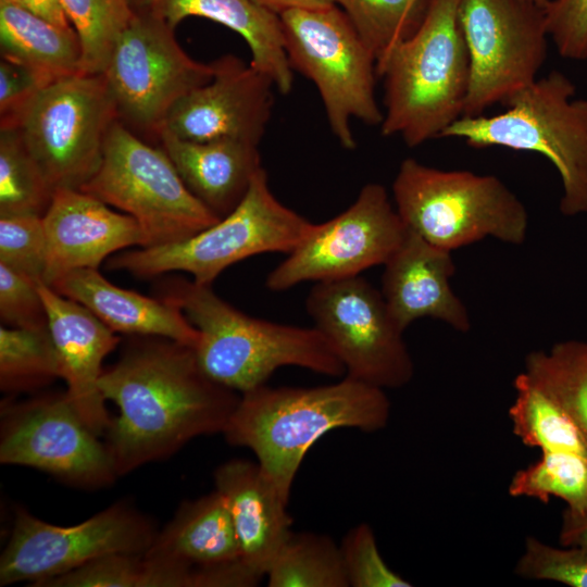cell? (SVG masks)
Instances as JSON below:
<instances>
[{
    "mask_svg": "<svg viewBox=\"0 0 587 587\" xmlns=\"http://www.w3.org/2000/svg\"><path fill=\"white\" fill-rule=\"evenodd\" d=\"M54 190L16 128H0V215L43 216Z\"/></svg>",
    "mask_w": 587,
    "mask_h": 587,
    "instance_id": "33",
    "label": "cell"
},
{
    "mask_svg": "<svg viewBox=\"0 0 587 587\" xmlns=\"http://www.w3.org/2000/svg\"><path fill=\"white\" fill-rule=\"evenodd\" d=\"M117 120L104 75L77 73L43 87L15 128L53 190L80 189Z\"/></svg>",
    "mask_w": 587,
    "mask_h": 587,
    "instance_id": "10",
    "label": "cell"
},
{
    "mask_svg": "<svg viewBox=\"0 0 587 587\" xmlns=\"http://www.w3.org/2000/svg\"><path fill=\"white\" fill-rule=\"evenodd\" d=\"M146 553L205 573L214 587H252L262 579L242 562L226 501L215 489L183 503Z\"/></svg>",
    "mask_w": 587,
    "mask_h": 587,
    "instance_id": "20",
    "label": "cell"
},
{
    "mask_svg": "<svg viewBox=\"0 0 587 587\" xmlns=\"http://www.w3.org/2000/svg\"><path fill=\"white\" fill-rule=\"evenodd\" d=\"M0 319L4 326L41 328L48 326L38 280L0 263Z\"/></svg>",
    "mask_w": 587,
    "mask_h": 587,
    "instance_id": "39",
    "label": "cell"
},
{
    "mask_svg": "<svg viewBox=\"0 0 587 587\" xmlns=\"http://www.w3.org/2000/svg\"><path fill=\"white\" fill-rule=\"evenodd\" d=\"M265 577L268 587H349L340 546L312 532L292 530Z\"/></svg>",
    "mask_w": 587,
    "mask_h": 587,
    "instance_id": "29",
    "label": "cell"
},
{
    "mask_svg": "<svg viewBox=\"0 0 587 587\" xmlns=\"http://www.w3.org/2000/svg\"><path fill=\"white\" fill-rule=\"evenodd\" d=\"M470 60L463 116H477L535 82L548 52L544 8L526 0H461Z\"/></svg>",
    "mask_w": 587,
    "mask_h": 587,
    "instance_id": "13",
    "label": "cell"
},
{
    "mask_svg": "<svg viewBox=\"0 0 587 587\" xmlns=\"http://www.w3.org/2000/svg\"><path fill=\"white\" fill-rule=\"evenodd\" d=\"M47 239L43 282L78 268H98L111 255L142 245L138 223L79 189H57L42 216Z\"/></svg>",
    "mask_w": 587,
    "mask_h": 587,
    "instance_id": "18",
    "label": "cell"
},
{
    "mask_svg": "<svg viewBox=\"0 0 587 587\" xmlns=\"http://www.w3.org/2000/svg\"><path fill=\"white\" fill-rule=\"evenodd\" d=\"M526 1H529L540 8H545L546 4L550 1V0H526Z\"/></svg>",
    "mask_w": 587,
    "mask_h": 587,
    "instance_id": "47",
    "label": "cell"
},
{
    "mask_svg": "<svg viewBox=\"0 0 587 587\" xmlns=\"http://www.w3.org/2000/svg\"><path fill=\"white\" fill-rule=\"evenodd\" d=\"M213 479L215 490L226 501L242 562L255 575L265 577L292 532L288 500L257 461L228 460L216 467Z\"/></svg>",
    "mask_w": 587,
    "mask_h": 587,
    "instance_id": "22",
    "label": "cell"
},
{
    "mask_svg": "<svg viewBox=\"0 0 587 587\" xmlns=\"http://www.w3.org/2000/svg\"><path fill=\"white\" fill-rule=\"evenodd\" d=\"M408 228L380 184L370 183L337 216L314 224L308 236L267 275L265 285L283 291L304 282L359 276L385 264Z\"/></svg>",
    "mask_w": 587,
    "mask_h": 587,
    "instance_id": "16",
    "label": "cell"
},
{
    "mask_svg": "<svg viewBox=\"0 0 587 587\" xmlns=\"http://www.w3.org/2000/svg\"><path fill=\"white\" fill-rule=\"evenodd\" d=\"M82 46V73H103L136 10L128 0H63Z\"/></svg>",
    "mask_w": 587,
    "mask_h": 587,
    "instance_id": "34",
    "label": "cell"
},
{
    "mask_svg": "<svg viewBox=\"0 0 587 587\" xmlns=\"http://www.w3.org/2000/svg\"><path fill=\"white\" fill-rule=\"evenodd\" d=\"M524 373L569 416L587 444V341L566 340L525 359Z\"/></svg>",
    "mask_w": 587,
    "mask_h": 587,
    "instance_id": "28",
    "label": "cell"
},
{
    "mask_svg": "<svg viewBox=\"0 0 587 587\" xmlns=\"http://www.w3.org/2000/svg\"><path fill=\"white\" fill-rule=\"evenodd\" d=\"M47 85L24 65L0 60V128H15L25 109Z\"/></svg>",
    "mask_w": 587,
    "mask_h": 587,
    "instance_id": "41",
    "label": "cell"
},
{
    "mask_svg": "<svg viewBox=\"0 0 587 587\" xmlns=\"http://www.w3.org/2000/svg\"><path fill=\"white\" fill-rule=\"evenodd\" d=\"M38 289L65 391L86 424L102 436L112 420L100 389L102 363L116 348L120 337L84 305L58 294L45 282L38 280Z\"/></svg>",
    "mask_w": 587,
    "mask_h": 587,
    "instance_id": "19",
    "label": "cell"
},
{
    "mask_svg": "<svg viewBox=\"0 0 587 587\" xmlns=\"http://www.w3.org/2000/svg\"><path fill=\"white\" fill-rule=\"evenodd\" d=\"M258 4L280 14L292 9H321L335 4L334 0H254Z\"/></svg>",
    "mask_w": 587,
    "mask_h": 587,
    "instance_id": "44",
    "label": "cell"
},
{
    "mask_svg": "<svg viewBox=\"0 0 587 587\" xmlns=\"http://www.w3.org/2000/svg\"><path fill=\"white\" fill-rule=\"evenodd\" d=\"M174 29L150 9L136 11L103 71L118 121L158 137L174 104L209 83L213 66L191 59Z\"/></svg>",
    "mask_w": 587,
    "mask_h": 587,
    "instance_id": "11",
    "label": "cell"
},
{
    "mask_svg": "<svg viewBox=\"0 0 587 587\" xmlns=\"http://www.w3.org/2000/svg\"><path fill=\"white\" fill-rule=\"evenodd\" d=\"M79 190L132 216L143 248L182 241L220 221L187 188L165 151L118 120L99 168Z\"/></svg>",
    "mask_w": 587,
    "mask_h": 587,
    "instance_id": "8",
    "label": "cell"
},
{
    "mask_svg": "<svg viewBox=\"0 0 587 587\" xmlns=\"http://www.w3.org/2000/svg\"><path fill=\"white\" fill-rule=\"evenodd\" d=\"M1 58L33 71L49 85L82 73V46L73 27L64 28L26 9L0 0Z\"/></svg>",
    "mask_w": 587,
    "mask_h": 587,
    "instance_id": "26",
    "label": "cell"
},
{
    "mask_svg": "<svg viewBox=\"0 0 587 587\" xmlns=\"http://www.w3.org/2000/svg\"><path fill=\"white\" fill-rule=\"evenodd\" d=\"M389 417L385 390L348 376L309 388L265 384L240 395L222 434L229 445L251 450L289 501L304 457L319 439L338 428L377 432Z\"/></svg>",
    "mask_w": 587,
    "mask_h": 587,
    "instance_id": "2",
    "label": "cell"
},
{
    "mask_svg": "<svg viewBox=\"0 0 587 587\" xmlns=\"http://www.w3.org/2000/svg\"><path fill=\"white\" fill-rule=\"evenodd\" d=\"M150 10L173 28L191 16L203 17L237 33L251 51V64L267 75L280 93L294 85V70L278 14L254 0H154Z\"/></svg>",
    "mask_w": 587,
    "mask_h": 587,
    "instance_id": "25",
    "label": "cell"
},
{
    "mask_svg": "<svg viewBox=\"0 0 587 587\" xmlns=\"http://www.w3.org/2000/svg\"><path fill=\"white\" fill-rule=\"evenodd\" d=\"M0 263L43 282L47 239L42 216L0 215Z\"/></svg>",
    "mask_w": 587,
    "mask_h": 587,
    "instance_id": "36",
    "label": "cell"
},
{
    "mask_svg": "<svg viewBox=\"0 0 587 587\" xmlns=\"http://www.w3.org/2000/svg\"><path fill=\"white\" fill-rule=\"evenodd\" d=\"M384 266L380 292L403 332L422 317L442 321L462 333L471 329L469 311L450 285L455 270L451 251L408 229Z\"/></svg>",
    "mask_w": 587,
    "mask_h": 587,
    "instance_id": "21",
    "label": "cell"
},
{
    "mask_svg": "<svg viewBox=\"0 0 587 587\" xmlns=\"http://www.w3.org/2000/svg\"><path fill=\"white\" fill-rule=\"evenodd\" d=\"M136 11L150 9L154 0H128Z\"/></svg>",
    "mask_w": 587,
    "mask_h": 587,
    "instance_id": "45",
    "label": "cell"
},
{
    "mask_svg": "<svg viewBox=\"0 0 587 587\" xmlns=\"http://www.w3.org/2000/svg\"><path fill=\"white\" fill-rule=\"evenodd\" d=\"M410 9L414 14L421 15L423 12V0H410Z\"/></svg>",
    "mask_w": 587,
    "mask_h": 587,
    "instance_id": "46",
    "label": "cell"
},
{
    "mask_svg": "<svg viewBox=\"0 0 587 587\" xmlns=\"http://www.w3.org/2000/svg\"><path fill=\"white\" fill-rule=\"evenodd\" d=\"M373 52L376 64L419 25L410 0H334ZM423 13V12H422Z\"/></svg>",
    "mask_w": 587,
    "mask_h": 587,
    "instance_id": "35",
    "label": "cell"
},
{
    "mask_svg": "<svg viewBox=\"0 0 587 587\" xmlns=\"http://www.w3.org/2000/svg\"><path fill=\"white\" fill-rule=\"evenodd\" d=\"M555 548L527 537L515 573L530 579H545L572 587H587V547Z\"/></svg>",
    "mask_w": 587,
    "mask_h": 587,
    "instance_id": "37",
    "label": "cell"
},
{
    "mask_svg": "<svg viewBox=\"0 0 587 587\" xmlns=\"http://www.w3.org/2000/svg\"><path fill=\"white\" fill-rule=\"evenodd\" d=\"M49 286L84 305L114 333L162 337L192 348L198 344V329L178 308L115 286L98 268L71 271Z\"/></svg>",
    "mask_w": 587,
    "mask_h": 587,
    "instance_id": "23",
    "label": "cell"
},
{
    "mask_svg": "<svg viewBox=\"0 0 587 587\" xmlns=\"http://www.w3.org/2000/svg\"><path fill=\"white\" fill-rule=\"evenodd\" d=\"M211 64V80L180 98L160 132L192 141L233 139L259 146L274 104L273 80L234 54Z\"/></svg>",
    "mask_w": 587,
    "mask_h": 587,
    "instance_id": "17",
    "label": "cell"
},
{
    "mask_svg": "<svg viewBox=\"0 0 587 587\" xmlns=\"http://www.w3.org/2000/svg\"><path fill=\"white\" fill-rule=\"evenodd\" d=\"M509 494L545 503L558 497L571 512L586 513L587 457L572 451H542L539 460L514 474Z\"/></svg>",
    "mask_w": 587,
    "mask_h": 587,
    "instance_id": "32",
    "label": "cell"
},
{
    "mask_svg": "<svg viewBox=\"0 0 587 587\" xmlns=\"http://www.w3.org/2000/svg\"><path fill=\"white\" fill-rule=\"evenodd\" d=\"M41 587H214L200 571L142 553H113Z\"/></svg>",
    "mask_w": 587,
    "mask_h": 587,
    "instance_id": "27",
    "label": "cell"
},
{
    "mask_svg": "<svg viewBox=\"0 0 587 587\" xmlns=\"http://www.w3.org/2000/svg\"><path fill=\"white\" fill-rule=\"evenodd\" d=\"M559 541L561 546L587 547V512L563 511Z\"/></svg>",
    "mask_w": 587,
    "mask_h": 587,
    "instance_id": "43",
    "label": "cell"
},
{
    "mask_svg": "<svg viewBox=\"0 0 587 587\" xmlns=\"http://www.w3.org/2000/svg\"><path fill=\"white\" fill-rule=\"evenodd\" d=\"M313 225L276 199L262 167L241 202L215 224L182 241L123 250L111 255L107 266L140 278L185 272L196 283L211 286L228 266L247 258L289 253Z\"/></svg>",
    "mask_w": 587,
    "mask_h": 587,
    "instance_id": "7",
    "label": "cell"
},
{
    "mask_svg": "<svg viewBox=\"0 0 587 587\" xmlns=\"http://www.w3.org/2000/svg\"><path fill=\"white\" fill-rule=\"evenodd\" d=\"M349 587H410L379 553L372 527L360 523L339 544Z\"/></svg>",
    "mask_w": 587,
    "mask_h": 587,
    "instance_id": "38",
    "label": "cell"
},
{
    "mask_svg": "<svg viewBox=\"0 0 587 587\" xmlns=\"http://www.w3.org/2000/svg\"><path fill=\"white\" fill-rule=\"evenodd\" d=\"M137 337L100 379L104 399L118 408L104 434L118 476L222 434L240 398L202 371L192 347Z\"/></svg>",
    "mask_w": 587,
    "mask_h": 587,
    "instance_id": "1",
    "label": "cell"
},
{
    "mask_svg": "<svg viewBox=\"0 0 587 587\" xmlns=\"http://www.w3.org/2000/svg\"><path fill=\"white\" fill-rule=\"evenodd\" d=\"M305 305L345 366V376L384 390L412 379L414 365L403 330L382 292L366 279L359 275L316 283Z\"/></svg>",
    "mask_w": 587,
    "mask_h": 587,
    "instance_id": "14",
    "label": "cell"
},
{
    "mask_svg": "<svg viewBox=\"0 0 587 587\" xmlns=\"http://www.w3.org/2000/svg\"><path fill=\"white\" fill-rule=\"evenodd\" d=\"M99 437L66 391L1 403V464L33 467L74 487H108L118 475Z\"/></svg>",
    "mask_w": 587,
    "mask_h": 587,
    "instance_id": "15",
    "label": "cell"
},
{
    "mask_svg": "<svg viewBox=\"0 0 587 587\" xmlns=\"http://www.w3.org/2000/svg\"><path fill=\"white\" fill-rule=\"evenodd\" d=\"M516 397L509 409L513 433L525 446L542 451H572L587 457V444L564 411L524 372L514 379Z\"/></svg>",
    "mask_w": 587,
    "mask_h": 587,
    "instance_id": "30",
    "label": "cell"
},
{
    "mask_svg": "<svg viewBox=\"0 0 587 587\" xmlns=\"http://www.w3.org/2000/svg\"><path fill=\"white\" fill-rule=\"evenodd\" d=\"M157 534L149 519L122 502L72 526L47 523L17 508L0 555V586L41 587L108 554L142 553Z\"/></svg>",
    "mask_w": 587,
    "mask_h": 587,
    "instance_id": "12",
    "label": "cell"
},
{
    "mask_svg": "<svg viewBox=\"0 0 587 587\" xmlns=\"http://www.w3.org/2000/svg\"><path fill=\"white\" fill-rule=\"evenodd\" d=\"M575 84L551 71L509 96L494 115L461 116L441 137L474 148L504 147L542 154L562 182L560 211L587 213V99L574 98Z\"/></svg>",
    "mask_w": 587,
    "mask_h": 587,
    "instance_id": "5",
    "label": "cell"
},
{
    "mask_svg": "<svg viewBox=\"0 0 587 587\" xmlns=\"http://www.w3.org/2000/svg\"><path fill=\"white\" fill-rule=\"evenodd\" d=\"M279 17L291 68L313 82L333 135L353 150L350 120L380 126L384 118L375 96V55L337 4L292 9Z\"/></svg>",
    "mask_w": 587,
    "mask_h": 587,
    "instance_id": "9",
    "label": "cell"
},
{
    "mask_svg": "<svg viewBox=\"0 0 587 587\" xmlns=\"http://www.w3.org/2000/svg\"><path fill=\"white\" fill-rule=\"evenodd\" d=\"M544 10L548 35L559 54L569 60H586L587 0H550Z\"/></svg>",
    "mask_w": 587,
    "mask_h": 587,
    "instance_id": "40",
    "label": "cell"
},
{
    "mask_svg": "<svg viewBox=\"0 0 587 587\" xmlns=\"http://www.w3.org/2000/svg\"><path fill=\"white\" fill-rule=\"evenodd\" d=\"M157 138L187 188L218 218L241 202L262 168L259 146L250 142L192 141L166 132H160Z\"/></svg>",
    "mask_w": 587,
    "mask_h": 587,
    "instance_id": "24",
    "label": "cell"
},
{
    "mask_svg": "<svg viewBox=\"0 0 587 587\" xmlns=\"http://www.w3.org/2000/svg\"><path fill=\"white\" fill-rule=\"evenodd\" d=\"M392 196L405 227L448 251L486 237L521 245L527 235L524 203L495 175L446 171L407 158Z\"/></svg>",
    "mask_w": 587,
    "mask_h": 587,
    "instance_id": "6",
    "label": "cell"
},
{
    "mask_svg": "<svg viewBox=\"0 0 587 587\" xmlns=\"http://www.w3.org/2000/svg\"><path fill=\"white\" fill-rule=\"evenodd\" d=\"M155 287L157 297L178 308L198 329V363L226 388L241 395L265 385L283 366L345 376L341 361L314 326L252 317L221 299L210 285L184 277L160 279Z\"/></svg>",
    "mask_w": 587,
    "mask_h": 587,
    "instance_id": "3",
    "label": "cell"
},
{
    "mask_svg": "<svg viewBox=\"0 0 587 587\" xmlns=\"http://www.w3.org/2000/svg\"><path fill=\"white\" fill-rule=\"evenodd\" d=\"M461 0H423L416 28L376 64L384 79L380 133L408 147L441 137L463 116L470 60L459 23Z\"/></svg>",
    "mask_w": 587,
    "mask_h": 587,
    "instance_id": "4",
    "label": "cell"
},
{
    "mask_svg": "<svg viewBox=\"0 0 587 587\" xmlns=\"http://www.w3.org/2000/svg\"><path fill=\"white\" fill-rule=\"evenodd\" d=\"M13 2L37 16L64 28L73 27L63 0H5Z\"/></svg>",
    "mask_w": 587,
    "mask_h": 587,
    "instance_id": "42",
    "label": "cell"
},
{
    "mask_svg": "<svg viewBox=\"0 0 587 587\" xmlns=\"http://www.w3.org/2000/svg\"><path fill=\"white\" fill-rule=\"evenodd\" d=\"M61 378L49 327L0 326V389L16 395L42 388Z\"/></svg>",
    "mask_w": 587,
    "mask_h": 587,
    "instance_id": "31",
    "label": "cell"
}]
</instances>
